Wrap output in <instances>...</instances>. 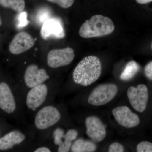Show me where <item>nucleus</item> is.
<instances>
[{
  "mask_svg": "<svg viewBox=\"0 0 152 152\" xmlns=\"http://www.w3.org/2000/svg\"><path fill=\"white\" fill-rule=\"evenodd\" d=\"M65 110L62 104L54 102L36 112L30 126L35 134L36 140H45L54 128L65 126Z\"/></svg>",
  "mask_w": 152,
  "mask_h": 152,
  "instance_id": "1",
  "label": "nucleus"
},
{
  "mask_svg": "<svg viewBox=\"0 0 152 152\" xmlns=\"http://www.w3.org/2000/svg\"><path fill=\"white\" fill-rule=\"evenodd\" d=\"M61 84V80L53 78L29 90L23 98L26 115L32 117L39 109L55 102Z\"/></svg>",
  "mask_w": 152,
  "mask_h": 152,
  "instance_id": "2",
  "label": "nucleus"
},
{
  "mask_svg": "<svg viewBox=\"0 0 152 152\" xmlns=\"http://www.w3.org/2000/svg\"><path fill=\"white\" fill-rule=\"evenodd\" d=\"M0 109L5 113L13 116L23 126H29L23 99L17 84L12 86L6 81L0 82Z\"/></svg>",
  "mask_w": 152,
  "mask_h": 152,
  "instance_id": "3",
  "label": "nucleus"
},
{
  "mask_svg": "<svg viewBox=\"0 0 152 152\" xmlns=\"http://www.w3.org/2000/svg\"><path fill=\"white\" fill-rule=\"evenodd\" d=\"M102 69L101 61L98 57L94 56L85 57L73 71V83L77 86H88L100 77Z\"/></svg>",
  "mask_w": 152,
  "mask_h": 152,
  "instance_id": "4",
  "label": "nucleus"
},
{
  "mask_svg": "<svg viewBox=\"0 0 152 152\" xmlns=\"http://www.w3.org/2000/svg\"><path fill=\"white\" fill-rule=\"evenodd\" d=\"M36 139L30 125L22 129H13L0 137V151L17 149L19 151L31 152Z\"/></svg>",
  "mask_w": 152,
  "mask_h": 152,
  "instance_id": "5",
  "label": "nucleus"
},
{
  "mask_svg": "<svg viewBox=\"0 0 152 152\" xmlns=\"http://www.w3.org/2000/svg\"><path fill=\"white\" fill-rule=\"evenodd\" d=\"M26 65L21 77L16 84L23 99L29 90L53 78L46 69L40 66L37 63H30Z\"/></svg>",
  "mask_w": 152,
  "mask_h": 152,
  "instance_id": "6",
  "label": "nucleus"
},
{
  "mask_svg": "<svg viewBox=\"0 0 152 152\" xmlns=\"http://www.w3.org/2000/svg\"><path fill=\"white\" fill-rule=\"evenodd\" d=\"M114 30L115 26L110 18L97 15L87 20L82 25L79 35L85 39L103 37L112 34Z\"/></svg>",
  "mask_w": 152,
  "mask_h": 152,
  "instance_id": "7",
  "label": "nucleus"
},
{
  "mask_svg": "<svg viewBox=\"0 0 152 152\" xmlns=\"http://www.w3.org/2000/svg\"><path fill=\"white\" fill-rule=\"evenodd\" d=\"M64 127L65 126H58L54 128L45 139L52 143L57 152L69 151L72 144L78 136V131L76 129L66 131Z\"/></svg>",
  "mask_w": 152,
  "mask_h": 152,
  "instance_id": "8",
  "label": "nucleus"
},
{
  "mask_svg": "<svg viewBox=\"0 0 152 152\" xmlns=\"http://www.w3.org/2000/svg\"><path fill=\"white\" fill-rule=\"evenodd\" d=\"M118 87L113 84L99 85L93 90L88 98V103L93 106L104 105L108 103L118 93Z\"/></svg>",
  "mask_w": 152,
  "mask_h": 152,
  "instance_id": "9",
  "label": "nucleus"
},
{
  "mask_svg": "<svg viewBox=\"0 0 152 152\" xmlns=\"http://www.w3.org/2000/svg\"><path fill=\"white\" fill-rule=\"evenodd\" d=\"M75 58L74 50L69 47L54 49L50 51L47 54V66L53 70L61 69L69 65Z\"/></svg>",
  "mask_w": 152,
  "mask_h": 152,
  "instance_id": "10",
  "label": "nucleus"
},
{
  "mask_svg": "<svg viewBox=\"0 0 152 152\" xmlns=\"http://www.w3.org/2000/svg\"><path fill=\"white\" fill-rule=\"evenodd\" d=\"M127 96L131 105L137 111L142 113L145 110L148 100V92L145 85H139L136 88L129 87Z\"/></svg>",
  "mask_w": 152,
  "mask_h": 152,
  "instance_id": "11",
  "label": "nucleus"
},
{
  "mask_svg": "<svg viewBox=\"0 0 152 152\" xmlns=\"http://www.w3.org/2000/svg\"><path fill=\"white\" fill-rule=\"evenodd\" d=\"M112 113L117 122L124 127L132 128L140 124V118L126 106H119L113 109Z\"/></svg>",
  "mask_w": 152,
  "mask_h": 152,
  "instance_id": "12",
  "label": "nucleus"
},
{
  "mask_svg": "<svg viewBox=\"0 0 152 152\" xmlns=\"http://www.w3.org/2000/svg\"><path fill=\"white\" fill-rule=\"evenodd\" d=\"M87 136L95 142L102 141L106 136V128L103 123L98 117H87L85 120Z\"/></svg>",
  "mask_w": 152,
  "mask_h": 152,
  "instance_id": "13",
  "label": "nucleus"
},
{
  "mask_svg": "<svg viewBox=\"0 0 152 152\" xmlns=\"http://www.w3.org/2000/svg\"><path fill=\"white\" fill-rule=\"evenodd\" d=\"M43 39H63L65 36L64 29L61 20L57 18H50L44 21L41 30Z\"/></svg>",
  "mask_w": 152,
  "mask_h": 152,
  "instance_id": "14",
  "label": "nucleus"
},
{
  "mask_svg": "<svg viewBox=\"0 0 152 152\" xmlns=\"http://www.w3.org/2000/svg\"><path fill=\"white\" fill-rule=\"evenodd\" d=\"M35 42L34 39L31 35L21 32L14 37L9 45V50L13 55L21 54L31 48Z\"/></svg>",
  "mask_w": 152,
  "mask_h": 152,
  "instance_id": "15",
  "label": "nucleus"
},
{
  "mask_svg": "<svg viewBox=\"0 0 152 152\" xmlns=\"http://www.w3.org/2000/svg\"><path fill=\"white\" fill-rule=\"evenodd\" d=\"M96 148V145L94 142L79 138L73 142L70 151L72 152H93L95 151Z\"/></svg>",
  "mask_w": 152,
  "mask_h": 152,
  "instance_id": "16",
  "label": "nucleus"
},
{
  "mask_svg": "<svg viewBox=\"0 0 152 152\" xmlns=\"http://www.w3.org/2000/svg\"><path fill=\"white\" fill-rule=\"evenodd\" d=\"M140 66L134 61H131L127 64L122 73L120 79L124 81H128L132 79L140 70Z\"/></svg>",
  "mask_w": 152,
  "mask_h": 152,
  "instance_id": "17",
  "label": "nucleus"
},
{
  "mask_svg": "<svg viewBox=\"0 0 152 152\" xmlns=\"http://www.w3.org/2000/svg\"><path fill=\"white\" fill-rule=\"evenodd\" d=\"M31 152H56L55 147L51 142L46 141H34Z\"/></svg>",
  "mask_w": 152,
  "mask_h": 152,
  "instance_id": "18",
  "label": "nucleus"
},
{
  "mask_svg": "<svg viewBox=\"0 0 152 152\" xmlns=\"http://www.w3.org/2000/svg\"><path fill=\"white\" fill-rule=\"evenodd\" d=\"M0 5L18 12H23L26 6L24 0H0Z\"/></svg>",
  "mask_w": 152,
  "mask_h": 152,
  "instance_id": "19",
  "label": "nucleus"
},
{
  "mask_svg": "<svg viewBox=\"0 0 152 152\" xmlns=\"http://www.w3.org/2000/svg\"><path fill=\"white\" fill-rule=\"evenodd\" d=\"M138 152H152V143L148 141L139 143L137 147Z\"/></svg>",
  "mask_w": 152,
  "mask_h": 152,
  "instance_id": "20",
  "label": "nucleus"
},
{
  "mask_svg": "<svg viewBox=\"0 0 152 152\" xmlns=\"http://www.w3.org/2000/svg\"><path fill=\"white\" fill-rule=\"evenodd\" d=\"M50 2L55 3L61 7L67 9L70 7L74 4L75 0H46Z\"/></svg>",
  "mask_w": 152,
  "mask_h": 152,
  "instance_id": "21",
  "label": "nucleus"
},
{
  "mask_svg": "<svg viewBox=\"0 0 152 152\" xmlns=\"http://www.w3.org/2000/svg\"><path fill=\"white\" fill-rule=\"evenodd\" d=\"M124 151V148L122 144L115 142L110 145L108 149L109 152H123Z\"/></svg>",
  "mask_w": 152,
  "mask_h": 152,
  "instance_id": "22",
  "label": "nucleus"
},
{
  "mask_svg": "<svg viewBox=\"0 0 152 152\" xmlns=\"http://www.w3.org/2000/svg\"><path fill=\"white\" fill-rule=\"evenodd\" d=\"M27 14L25 12H21L20 14L19 18V26L20 27H24L26 26L29 23L27 19Z\"/></svg>",
  "mask_w": 152,
  "mask_h": 152,
  "instance_id": "23",
  "label": "nucleus"
},
{
  "mask_svg": "<svg viewBox=\"0 0 152 152\" xmlns=\"http://www.w3.org/2000/svg\"><path fill=\"white\" fill-rule=\"evenodd\" d=\"M145 74L148 79L152 80V61L146 66L145 68Z\"/></svg>",
  "mask_w": 152,
  "mask_h": 152,
  "instance_id": "24",
  "label": "nucleus"
},
{
  "mask_svg": "<svg viewBox=\"0 0 152 152\" xmlns=\"http://www.w3.org/2000/svg\"><path fill=\"white\" fill-rule=\"evenodd\" d=\"M136 1L139 4H148L152 1V0H136Z\"/></svg>",
  "mask_w": 152,
  "mask_h": 152,
  "instance_id": "25",
  "label": "nucleus"
},
{
  "mask_svg": "<svg viewBox=\"0 0 152 152\" xmlns=\"http://www.w3.org/2000/svg\"><path fill=\"white\" fill-rule=\"evenodd\" d=\"M2 24V20H1V18H0V26H1Z\"/></svg>",
  "mask_w": 152,
  "mask_h": 152,
  "instance_id": "26",
  "label": "nucleus"
},
{
  "mask_svg": "<svg viewBox=\"0 0 152 152\" xmlns=\"http://www.w3.org/2000/svg\"><path fill=\"white\" fill-rule=\"evenodd\" d=\"M1 137V130H0V137Z\"/></svg>",
  "mask_w": 152,
  "mask_h": 152,
  "instance_id": "27",
  "label": "nucleus"
},
{
  "mask_svg": "<svg viewBox=\"0 0 152 152\" xmlns=\"http://www.w3.org/2000/svg\"><path fill=\"white\" fill-rule=\"evenodd\" d=\"M151 48H152V45H151Z\"/></svg>",
  "mask_w": 152,
  "mask_h": 152,
  "instance_id": "28",
  "label": "nucleus"
}]
</instances>
